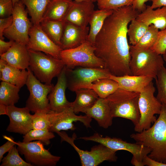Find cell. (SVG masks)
Wrapping results in <instances>:
<instances>
[{
  "mask_svg": "<svg viewBox=\"0 0 166 166\" xmlns=\"http://www.w3.org/2000/svg\"><path fill=\"white\" fill-rule=\"evenodd\" d=\"M26 107L18 108L14 105L7 106L10 123L6 131L25 135L32 129V115Z\"/></svg>",
  "mask_w": 166,
  "mask_h": 166,
  "instance_id": "2e32d148",
  "label": "cell"
},
{
  "mask_svg": "<svg viewBox=\"0 0 166 166\" xmlns=\"http://www.w3.org/2000/svg\"><path fill=\"white\" fill-rule=\"evenodd\" d=\"M113 10L99 9L94 10L89 19V30L87 41L93 45L96 38L104 24L106 19Z\"/></svg>",
  "mask_w": 166,
  "mask_h": 166,
  "instance_id": "4316f807",
  "label": "cell"
},
{
  "mask_svg": "<svg viewBox=\"0 0 166 166\" xmlns=\"http://www.w3.org/2000/svg\"><path fill=\"white\" fill-rule=\"evenodd\" d=\"M30 56L29 68L36 77L44 83L50 84L65 65L61 59L42 52L28 49Z\"/></svg>",
  "mask_w": 166,
  "mask_h": 166,
  "instance_id": "5b68a950",
  "label": "cell"
},
{
  "mask_svg": "<svg viewBox=\"0 0 166 166\" xmlns=\"http://www.w3.org/2000/svg\"><path fill=\"white\" fill-rule=\"evenodd\" d=\"M162 57L164 61L166 62V51L162 55Z\"/></svg>",
  "mask_w": 166,
  "mask_h": 166,
  "instance_id": "681fc988",
  "label": "cell"
},
{
  "mask_svg": "<svg viewBox=\"0 0 166 166\" xmlns=\"http://www.w3.org/2000/svg\"><path fill=\"white\" fill-rule=\"evenodd\" d=\"M3 137L7 139V141L0 147V162L3 158L4 155L6 152H8L13 146L17 145V142L14 141L12 137H9L5 136Z\"/></svg>",
  "mask_w": 166,
  "mask_h": 166,
  "instance_id": "60d3db41",
  "label": "cell"
},
{
  "mask_svg": "<svg viewBox=\"0 0 166 166\" xmlns=\"http://www.w3.org/2000/svg\"><path fill=\"white\" fill-rule=\"evenodd\" d=\"M149 26L136 18L132 20L128 29L129 42L135 46L139 42L147 30Z\"/></svg>",
  "mask_w": 166,
  "mask_h": 166,
  "instance_id": "1f68e13d",
  "label": "cell"
},
{
  "mask_svg": "<svg viewBox=\"0 0 166 166\" xmlns=\"http://www.w3.org/2000/svg\"><path fill=\"white\" fill-rule=\"evenodd\" d=\"M8 152L7 155L2 158L0 166H33L22 158L19 154V151L15 145Z\"/></svg>",
  "mask_w": 166,
  "mask_h": 166,
  "instance_id": "e575fe53",
  "label": "cell"
},
{
  "mask_svg": "<svg viewBox=\"0 0 166 166\" xmlns=\"http://www.w3.org/2000/svg\"><path fill=\"white\" fill-rule=\"evenodd\" d=\"M20 89L15 85L1 81L0 85V103L7 106L14 105L20 98Z\"/></svg>",
  "mask_w": 166,
  "mask_h": 166,
  "instance_id": "4dcf8cb0",
  "label": "cell"
},
{
  "mask_svg": "<svg viewBox=\"0 0 166 166\" xmlns=\"http://www.w3.org/2000/svg\"><path fill=\"white\" fill-rule=\"evenodd\" d=\"M25 6L21 0L14 4L12 23L4 31L3 35L10 40L27 45L29 41V32L33 24L28 18Z\"/></svg>",
  "mask_w": 166,
  "mask_h": 166,
  "instance_id": "7c38bea8",
  "label": "cell"
},
{
  "mask_svg": "<svg viewBox=\"0 0 166 166\" xmlns=\"http://www.w3.org/2000/svg\"><path fill=\"white\" fill-rule=\"evenodd\" d=\"M19 152L24 156L26 161L33 165L55 166L60 160V156L52 154L44 147L40 141L25 142H17Z\"/></svg>",
  "mask_w": 166,
  "mask_h": 166,
  "instance_id": "4fadbf2b",
  "label": "cell"
},
{
  "mask_svg": "<svg viewBox=\"0 0 166 166\" xmlns=\"http://www.w3.org/2000/svg\"><path fill=\"white\" fill-rule=\"evenodd\" d=\"M57 134L60 136L61 140L65 141L70 144L78 154L82 166H97L105 161L115 162L117 157L116 151L111 150L100 144L93 147L90 151L80 149L74 143L76 135L74 133L70 137L64 132H60Z\"/></svg>",
  "mask_w": 166,
  "mask_h": 166,
  "instance_id": "30bf717a",
  "label": "cell"
},
{
  "mask_svg": "<svg viewBox=\"0 0 166 166\" xmlns=\"http://www.w3.org/2000/svg\"><path fill=\"white\" fill-rule=\"evenodd\" d=\"M13 21L12 15L4 18H0V39L4 40L3 32L11 25Z\"/></svg>",
  "mask_w": 166,
  "mask_h": 166,
  "instance_id": "b9f144b4",
  "label": "cell"
},
{
  "mask_svg": "<svg viewBox=\"0 0 166 166\" xmlns=\"http://www.w3.org/2000/svg\"><path fill=\"white\" fill-rule=\"evenodd\" d=\"M89 30V26L81 27L65 21L61 40V47L65 50L79 46L87 40Z\"/></svg>",
  "mask_w": 166,
  "mask_h": 166,
  "instance_id": "d6986e66",
  "label": "cell"
},
{
  "mask_svg": "<svg viewBox=\"0 0 166 166\" xmlns=\"http://www.w3.org/2000/svg\"><path fill=\"white\" fill-rule=\"evenodd\" d=\"M15 41L10 40L9 42H5L0 39V55L6 52L13 46Z\"/></svg>",
  "mask_w": 166,
  "mask_h": 166,
  "instance_id": "7bdbcfd3",
  "label": "cell"
},
{
  "mask_svg": "<svg viewBox=\"0 0 166 166\" xmlns=\"http://www.w3.org/2000/svg\"><path fill=\"white\" fill-rule=\"evenodd\" d=\"M55 136L53 132L48 129H32L23 136L22 141L28 142L32 140L40 141L44 144L49 145L50 143V140Z\"/></svg>",
  "mask_w": 166,
  "mask_h": 166,
  "instance_id": "d6a6232c",
  "label": "cell"
},
{
  "mask_svg": "<svg viewBox=\"0 0 166 166\" xmlns=\"http://www.w3.org/2000/svg\"><path fill=\"white\" fill-rule=\"evenodd\" d=\"M94 8L92 2L73 1L64 21L81 27H86L94 10Z\"/></svg>",
  "mask_w": 166,
  "mask_h": 166,
  "instance_id": "ac0fdd59",
  "label": "cell"
},
{
  "mask_svg": "<svg viewBox=\"0 0 166 166\" xmlns=\"http://www.w3.org/2000/svg\"><path fill=\"white\" fill-rule=\"evenodd\" d=\"M0 56V58L7 64L19 69H26L29 67V51L26 45L23 43L15 42L6 52Z\"/></svg>",
  "mask_w": 166,
  "mask_h": 166,
  "instance_id": "ffe728a7",
  "label": "cell"
},
{
  "mask_svg": "<svg viewBox=\"0 0 166 166\" xmlns=\"http://www.w3.org/2000/svg\"><path fill=\"white\" fill-rule=\"evenodd\" d=\"M134 0H97L99 9L114 10L121 7L132 5Z\"/></svg>",
  "mask_w": 166,
  "mask_h": 166,
  "instance_id": "8d00e7d4",
  "label": "cell"
},
{
  "mask_svg": "<svg viewBox=\"0 0 166 166\" xmlns=\"http://www.w3.org/2000/svg\"><path fill=\"white\" fill-rule=\"evenodd\" d=\"M140 12L132 5L113 10L105 20L93 46L95 53L101 59L104 68L111 75H132L130 69V45L127 39L129 24Z\"/></svg>",
  "mask_w": 166,
  "mask_h": 166,
  "instance_id": "6da1fadb",
  "label": "cell"
},
{
  "mask_svg": "<svg viewBox=\"0 0 166 166\" xmlns=\"http://www.w3.org/2000/svg\"><path fill=\"white\" fill-rule=\"evenodd\" d=\"M151 0H134L132 6L135 10L141 12L146 8L145 3Z\"/></svg>",
  "mask_w": 166,
  "mask_h": 166,
  "instance_id": "f6af8a7d",
  "label": "cell"
},
{
  "mask_svg": "<svg viewBox=\"0 0 166 166\" xmlns=\"http://www.w3.org/2000/svg\"><path fill=\"white\" fill-rule=\"evenodd\" d=\"M26 6L33 25H38L52 0H21Z\"/></svg>",
  "mask_w": 166,
  "mask_h": 166,
  "instance_id": "83f0119b",
  "label": "cell"
},
{
  "mask_svg": "<svg viewBox=\"0 0 166 166\" xmlns=\"http://www.w3.org/2000/svg\"><path fill=\"white\" fill-rule=\"evenodd\" d=\"M32 129H49L50 127L49 113H36L32 115Z\"/></svg>",
  "mask_w": 166,
  "mask_h": 166,
  "instance_id": "74e56055",
  "label": "cell"
},
{
  "mask_svg": "<svg viewBox=\"0 0 166 166\" xmlns=\"http://www.w3.org/2000/svg\"><path fill=\"white\" fill-rule=\"evenodd\" d=\"M129 68L132 75L145 76L155 79L159 71L164 65L161 55L151 49L137 48L130 45Z\"/></svg>",
  "mask_w": 166,
  "mask_h": 166,
  "instance_id": "277c9868",
  "label": "cell"
},
{
  "mask_svg": "<svg viewBox=\"0 0 166 166\" xmlns=\"http://www.w3.org/2000/svg\"><path fill=\"white\" fill-rule=\"evenodd\" d=\"M75 101L72 102L71 107L76 114L80 112L85 113L92 107L99 97L93 89H81L76 91Z\"/></svg>",
  "mask_w": 166,
  "mask_h": 166,
  "instance_id": "d4e9b609",
  "label": "cell"
},
{
  "mask_svg": "<svg viewBox=\"0 0 166 166\" xmlns=\"http://www.w3.org/2000/svg\"><path fill=\"white\" fill-rule=\"evenodd\" d=\"M67 88L75 92L86 88L89 85L100 79L109 78L111 74L104 68L78 66L71 69L65 66Z\"/></svg>",
  "mask_w": 166,
  "mask_h": 166,
  "instance_id": "8fae6325",
  "label": "cell"
},
{
  "mask_svg": "<svg viewBox=\"0 0 166 166\" xmlns=\"http://www.w3.org/2000/svg\"><path fill=\"white\" fill-rule=\"evenodd\" d=\"M155 80L157 89L156 97L162 104L166 105V68L164 65L158 73Z\"/></svg>",
  "mask_w": 166,
  "mask_h": 166,
  "instance_id": "d590c367",
  "label": "cell"
},
{
  "mask_svg": "<svg viewBox=\"0 0 166 166\" xmlns=\"http://www.w3.org/2000/svg\"><path fill=\"white\" fill-rule=\"evenodd\" d=\"M79 139L99 143L116 152L118 150L128 151L132 155L131 163L135 166H143V161L144 158L151 151L149 148L136 143H130L115 137H103L97 133L91 136L80 137Z\"/></svg>",
  "mask_w": 166,
  "mask_h": 166,
  "instance_id": "9c48e42d",
  "label": "cell"
},
{
  "mask_svg": "<svg viewBox=\"0 0 166 166\" xmlns=\"http://www.w3.org/2000/svg\"><path fill=\"white\" fill-rule=\"evenodd\" d=\"M50 127L49 131L57 133L62 130H74L73 122L79 121L87 128H90L92 118L86 115L77 116L72 107L58 113H49Z\"/></svg>",
  "mask_w": 166,
  "mask_h": 166,
  "instance_id": "9a60e30c",
  "label": "cell"
},
{
  "mask_svg": "<svg viewBox=\"0 0 166 166\" xmlns=\"http://www.w3.org/2000/svg\"><path fill=\"white\" fill-rule=\"evenodd\" d=\"M159 116L152 126L130 137L136 143L150 148L148 155L152 159L166 163V105L162 104Z\"/></svg>",
  "mask_w": 166,
  "mask_h": 166,
  "instance_id": "7a4b0ae2",
  "label": "cell"
},
{
  "mask_svg": "<svg viewBox=\"0 0 166 166\" xmlns=\"http://www.w3.org/2000/svg\"><path fill=\"white\" fill-rule=\"evenodd\" d=\"M71 1H74L77 2H81V1H91L93 2H97V0H69Z\"/></svg>",
  "mask_w": 166,
  "mask_h": 166,
  "instance_id": "c3c4849f",
  "label": "cell"
},
{
  "mask_svg": "<svg viewBox=\"0 0 166 166\" xmlns=\"http://www.w3.org/2000/svg\"><path fill=\"white\" fill-rule=\"evenodd\" d=\"M28 70L11 65L4 60L0 59V79L15 85L20 89L26 85L28 76Z\"/></svg>",
  "mask_w": 166,
  "mask_h": 166,
  "instance_id": "7402d4cb",
  "label": "cell"
},
{
  "mask_svg": "<svg viewBox=\"0 0 166 166\" xmlns=\"http://www.w3.org/2000/svg\"><path fill=\"white\" fill-rule=\"evenodd\" d=\"M65 22V21H55L43 19L40 24L42 29L51 40L60 47L61 40Z\"/></svg>",
  "mask_w": 166,
  "mask_h": 166,
  "instance_id": "f1b7e54d",
  "label": "cell"
},
{
  "mask_svg": "<svg viewBox=\"0 0 166 166\" xmlns=\"http://www.w3.org/2000/svg\"><path fill=\"white\" fill-rule=\"evenodd\" d=\"M143 166H166V163H163L153 160L148 155L146 156L143 161Z\"/></svg>",
  "mask_w": 166,
  "mask_h": 166,
  "instance_id": "ee69618b",
  "label": "cell"
},
{
  "mask_svg": "<svg viewBox=\"0 0 166 166\" xmlns=\"http://www.w3.org/2000/svg\"><path fill=\"white\" fill-rule=\"evenodd\" d=\"M151 7L155 9L163 6H166V0H151Z\"/></svg>",
  "mask_w": 166,
  "mask_h": 166,
  "instance_id": "bcb514c9",
  "label": "cell"
},
{
  "mask_svg": "<svg viewBox=\"0 0 166 166\" xmlns=\"http://www.w3.org/2000/svg\"><path fill=\"white\" fill-rule=\"evenodd\" d=\"M159 32L153 25H150L138 43L134 46L140 49H151L156 42Z\"/></svg>",
  "mask_w": 166,
  "mask_h": 166,
  "instance_id": "836d02e7",
  "label": "cell"
},
{
  "mask_svg": "<svg viewBox=\"0 0 166 166\" xmlns=\"http://www.w3.org/2000/svg\"><path fill=\"white\" fill-rule=\"evenodd\" d=\"M19 0H13L14 5L17 2H18Z\"/></svg>",
  "mask_w": 166,
  "mask_h": 166,
  "instance_id": "f907efd6",
  "label": "cell"
},
{
  "mask_svg": "<svg viewBox=\"0 0 166 166\" xmlns=\"http://www.w3.org/2000/svg\"><path fill=\"white\" fill-rule=\"evenodd\" d=\"M95 50L94 46L86 40L76 48L62 50L60 59L69 69L78 66L104 68V62L96 55Z\"/></svg>",
  "mask_w": 166,
  "mask_h": 166,
  "instance_id": "8992f818",
  "label": "cell"
},
{
  "mask_svg": "<svg viewBox=\"0 0 166 166\" xmlns=\"http://www.w3.org/2000/svg\"><path fill=\"white\" fill-rule=\"evenodd\" d=\"M140 93L118 88L106 98L112 117H119L130 120L134 126L140 117L138 107Z\"/></svg>",
  "mask_w": 166,
  "mask_h": 166,
  "instance_id": "3957f363",
  "label": "cell"
},
{
  "mask_svg": "<svg viewBox=\"0 0 166 166\" xmlns=\"http://www.w3.org/2000/svg\"><path fill=\"white\" fill-rule=\"evenodd\" d=\"M136 19L148 26L153 25L158 30H164L166 29V6L154 9L151 6H147Z\"/></svg>",
  "mask_w": 166,
  "mask_h": 166,
  "instance_id": "cb8c5ba5",
  "label": "cell"
},
{
  "mask_svg": "<svg viewBox=\"0 0 166 166\" xmlns=\"http://www.w3.org/2000/svg\"><path fill=\"white\" fill-rule=\"evenodd\" d=\"M26 85L30 92L26 106L34 113H48L50 112L48 95L54 85L53 84L43 83L34 76L29 67Z\"/></svg>",
  "mask_w": 166,
  "mask_h": 166,
  "instance_id": "ba28073f",
  "label": "cell"
},
{
  "mask_svg": "<svg viewBox=\"0 0 166 166\" xmlns=\"http://www.w3.org/2000/svg\"><path fill=\"white\" fill-rule=\"evenodd\" d=\"M155 91L152 81L140 93L138 107L140 117L134 127V131L137 132L149 128L156 119L155 115L160 112L162 104L155 97Z\"/></svg>",
  "mask_w": 166,
  "mask_h": 166,
  "instance_id": "52a82bcc",
  "label": "cell"
},
{
  "mask_svg": "<svg viewBox=\"0 0 166 166\" xmlns=\"http://www.w3.org/2000/svg\"><path fill=\"white\" fill-rule=\"evenodd\" d=\"M7 114V106L5 105L0 103V115Z\"/></svg>",
  "mask_w": 166,
  "mask_h": 166,
  "instance_id": "7dc6e473",
  "label": "cell"
},
{
  "mask_svg": "<svg viewBox=\"0 0 166 166\" xmlns=\"http://www.w3.org/2000/svg\"><path fill=\"white\" fill-rule=\"evenodd\" d=\"M109 78L117 82L119 88L140 93L153 79L149 77L133 75L117 76L111 74Z\"/></svg>",
  "mask_w": 166,
  "mask_h": 166,
  "instance_id": "603a6c76",
  "label": "cell"
},
{
  "mask_svg": "<svg viewBox=\"0 0 166 166\" xmlns=\"http://www.w3.org/2000/svg\"><path fill=\"white\" fill-rule=\"evenodd\" d=\"M85 113L94 119L100 127L104 128H107L112 124L113 118L106 98L99 97L93 106Z\"/></svg>",
  "mask_w": 166,
  "mask_h": 166,
  "instance_id": "44dd1931",
  "label": "cell"
},
{
  "mask_svg": "<svg viewBox=\"0 0 166 166\" xmlns=\"http://www.w3.org/2000/svg\"><path fill=\"white\" fill-rule=\"evenodd\" d=\"M119 88L117 83L109 78L98 79L89 85L87 89L93 90L99 97L106 98Z\"/></svg>",
  "mask_w": 166,
  "mask_h": 166,
  "instance_id": "f546056e",
  "label": "cell"
},
{
  "mask_svg": "<svg viewBox=\"0 0 166 166\" xmlns=\"http://www.w3.org/2000/svg\"><path fill=\"white\" fill-rule=\"evenodd\" d=\"M65 68V66L57 77V83L48 95L50 113H60L71 107L72 102L67 100L65 96L67 84Z\"/></svg>",
  "mask_w": 166,
  "mask_h": 166,
  "instance_id": "e0dca14e",
  "label": "cell"
},
{
  "mask_svg": "<svg viewBox=\"0 0 166 166\" xmlns=\"http://www.w3.org/2000/svg\"><path fill=\"white\" fill-rule=\"evenodd\" d=\"M69 0H52L44 15L43 19L63 21L72 3Z\"/></svg>",
  "mask_w": 166,
  "mask_h": 166,
  "instance_id": "484cf974",
  "label": "cell"
},
{
  "mask_svg": "<svg viewBox=\"0 0 166 166\" xmlns=\"http://www.w3.org/2000/svg\"><path fill=\"white\" fill-rule=\"evenodd\" d=\"M28 49L39 51L60 59L61 48L54 42L42 29L40 24L33 25L29 32Z\"/></svg>",
  "mask_w": 166,
  "mask_h": 166,
  "instance_id": "5bb4252c",
  "label": "cell"
},
{
  "mask_svg": "<svg viewBox=\"0 0 166 166\" xmlns=\"http://www.w3.org/2000/svg\"><path fill=\"white\" fill-rule=\"evenodd\" d=\"M151 49L162 55L166 51V29L159 31L156 42Z\"/></svg>",
  "mask_w": 166,
  "mask_h": 166,
  "instance_id": "f35d334b",
  "label": "cell"
},
{
  "mask_svg": "<svg viewBox=\"0 0 166 166\" xmlns=\"http://www.w3.org/2000/svg\"><path fill=\"white\" fill-rule=\"evenodd\" d=\"M14 5L13 0H0V17L4 18L12 15Z\"/></svg>",
  "mask_w": 166,
  "mask_h": 166,
  "instance_id": "ab89813d",
  "label": "cell"
}]
</instances>
